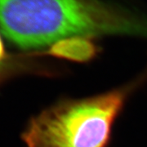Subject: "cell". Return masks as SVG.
<instances>
[{"label":"cell","instance_id":"cell-1","mask_svg":"<svg viewBox=\"0 0 147 147\" xmlns=\"http://www.w3.org/2000/svg\"><path fill=\"white\" fill-rule=\"evenodd\" d=\"M124 14L99 0H0V28L22 48L73 36L131 30Z\"/></svg>","mask_w":147,"mask_h":147},{"label":"cell","instance_id":"cell-2","mask_svg":"<svg viewBox=\"0 0 147 147\" xmlns=\"http://www.w3.org/2000/svg\"><path fill=\"white\" fill-rule=\"evenodd\" d=\"M132 84L82 99L61 100L35 116L23 140L26 147H106Z\"/></svg>","mask_w":147,"mask_h":147},{"label":"cell","instance_id":"cell-3","mask_svg":"<svg viewBox=\"0 0 147 147\" xmlns=\"http://www.w3.org/2000/svg\"><path fill=\"white\" fill-rule=\"evenodd\" d=\"M97 48L88 36H73L50 46L49 53L57 57L84 61L92 58Z\"/></svg>","mask_w":147,"mask_h":147},{"label":"cell","instance_id":"cell-4","mask_svg":"<svg viewBox=\"0 0 147 147\" xmlns=\"http://www.w3.org/2000/svg\"><path fill=\"white\" fill-rule=\"evenodd\" d=\"M3 57H4V47H3V44L1 37H0V61Z\"/></svg>","mask_w":147,"mask_h":147}]
</instances>
